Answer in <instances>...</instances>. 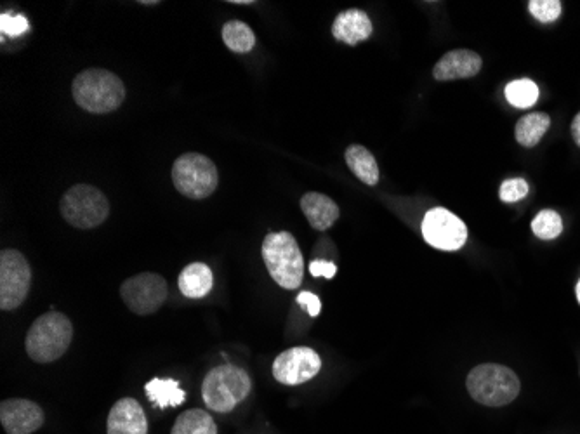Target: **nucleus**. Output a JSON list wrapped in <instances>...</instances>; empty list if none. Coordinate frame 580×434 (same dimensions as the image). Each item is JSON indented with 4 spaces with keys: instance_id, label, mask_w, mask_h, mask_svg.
Segmentation results:
<instances>
[{
    "instance_id": "10",
    "label": "nucleus",
    "mask_w": 580,
    "mask_h": 434,
    "mask_svg": "<svg viewBox=\"0 0 580 434\" xmlns=\"http://www.w3.org/2000/svg\"><path fill=\"white\" fill-rule=\"evenodd\" d=\"M422 235L435 249L459 250L468 240V228L452 212L436 207L422 219Z\"/></svg>"
},
{
    "instance_id": "20",
    "label": "nucleus",
    "mask_w": 580,
    "mask_h": 434,
    "mask_svg": "<svg viewBox=\"0 0 580 434\" xmlns=\"http://www.w3.org/2000/svg\"><path fill=\"white\" fill-rule=\"evenodd\" d=\"M549 125L551 117L548 113H530L527 117H521L516 124V141L527 148L539 145V141L548 132Z\"/></svg>"
},
{
    "instance_id": "19",
    "label": "nucleus",
    "mask_w": 580,
    "mask_h": 434,
    "mask_svg": "<svg viewBox=\"0 0 580 434\" xmlns=\"http://www.w3.org/2000/svg\"><path fill=\"white\" fill-rule=\"evenodd\" d=\"M148 400L159 408L179 407L186 400V393L174 379H152L146 382Z\"/></svg>"
},
{
    "instance_id": "4",
    "label": "nucleus",
    "mask_w": 580,
    "mask_h": 434,
    "mask_svg": "<svg viewBox=\"0 0 580 434\" xmlns=\"http://www.w3.org/2000/svg\"><path fill=\"white\" fill-rule=\"evenodd\" d=\"M252 381L249 374L235 365H219L205 375L202 382V398L205 407L218 414H230L233 408L251 395Z\"/></svg>"
},
{
    "instance_id": "24",
    "label": "nucleus",
    "mask_w": 580,
    "mask_h": 434,
    "mask_svg": "<svg viewBox=\"0 0 580 434\" xmlns=\"http://www.w3.org/2000/svg\"><path fill=\"white\" fill-rule=\"evenodd\" d=\"M532 231L537 238L541 240H554L561 235L563 231V221L558 212L542 211L535 216L532 221Z\"/></svg>"
},
{
    "instance_id": "25",
    "label": "nucleus",
    "mask_w": 580,
    "mask_h": 434,
    "mask_svg": "<svg viewBox=\"0 0 580 434\" xmlns=\"http://www.w3.org/2000/svg\"><path fill=\"white\" fill-rule=\"evenodd\" d=\"M528 11L541 23H553L561 14L560 0H530Z\"/></svg>"
},
{
    "instance_id": "15",
    "label": "nucleus",
    "mask_w": 580,
    "mask_h": 434,
    "mask_svg": "<svg viewBox=\"0 0 580 434\" xmlns=\"http://www.w3.org/2000/svg\"><path fill=\"white\" fill-rule=\"evenodd\" d=\"M374 32L372 20L369 14L363 13L362 9H348L337 16L332 25V35L339 42L348 46H356L363 40L369 39Z\"/></svg>"
},
{
    "instance_id": "1",
    "label": "nucleus",
    "mask_w": 580,
    "mask_h": 434,
    "mask_svg": "<svg viewBox=\"0 0 580 434\" xmlns=\"http://www.w3.org/2000/svg\"><path fill=\"white\" fill-rule=\"evenodd\" d=\"M72 94L82 110L105 115L122 106L126 99V86L119 75L110 70L89 68L73 79Z\"/></svg>"
},
{
    "instance_id": "29",
    "label": "nucleus",
    "mask_w": 580,
    "mask_h": 434,
    "mask_svg": "<svg viewBox=\"0 0 580 434\" xmlns=\"http://www.w3.org/2000/svg\"><path fill=\"white\" fill-rule=\"evenodd\" d=\"M297 303L304 306L308 313H310L311 318H317L320 315V311H322V303H320V299H318L315 294H311V292H301L299 296H297Z\"/></svg>"
},
{
    "instance_id": "14",
    "label": "nucleus",
    "mask_w": 580,
    "mask_h": 434,
    "mask_svg": "<svg viewBox=\"0 0 580 434\" xmlns=\"http://www.w3.org/2000/svg\"><path fill=\"white\" fill-rule=\"evenodd\" d=\"M483 61L480 54L469 49H455L445 54L438 61L433 70L436 80L449 82V80L471 79L482 70Z\"/></svg>"
},
{
    "instance_id": "8",
    "label": "nucleus",
    "mask_w": 580,
    "mask_h": 434,
    "mask_svg": "<svg viewBox=\"0 0 580 434\" xmlns=\"http://www.w3.org/2000/svg\"><path fill=\"white\" fill-rule=\"evenodd\" d=\"M32 287V268L20 250L0 252V310L14 311L27 301Z\"/></svg>"
},
{
    "instance_id": "31",
    "label": "nucleus",
    "mask_w": 580,
    "mask_h": 434,
    "mask_svg": "<svg viewBox=\"0 0 580 434\" xmlns=\"http://www.w3.org/2000/svg\"><path fill=\"white\" fill-rule=\"evenodd\" d=\"M575 292H577V301H579L580 304V280L579 283H577V287H575Z\"/></svg>"
},
{
    "instance_id": "6",
    "label": "nucleus",
    "mask_w": 580,
    "mask_h": 434,
    "mask_svg": "<svg viewBox=\"0 0 580 434\" xmlns=\"http://www.w3.org/2000/svg\"><path fill=\"white\" fill-rule=\"evenodd\" d=\"M61 216L79 230H93L110 216V202L103 191L91 185H75L60 202Z\"/></svg>"
},
{
    "instance_id": "5",
    "label": "nucleus",
    "mask_w": 580,
    "mask_h": 434,
    "mask_svg": "<svg viewBox=\"0 0 580 434\" xmlns=\"http://www.w3.org/2000/svg\"><path fill=\"white\" fill-rule=\"evenodd\" d=\"M466 386L475 402L495 408L515 402L521 388L520 379L513 370L495 363L478 365L471 370Z\"/></svg>"
},
{
    "instance_id": "16",
    "label": "nucleus",
    "mask_w": 580,
    "mask_h": 434,
    "mask_svg": "<svg viewBox=\"0 0 580 434\" xmlns=\"http://www.w3.org/2000/svg\"><path fill=\"white\" fill-rule=\"evenodd\" d=\"M301 209H303L308 223L311 224V228L318 231L332 228L341 214L332 198L323 195V193H317V191H310L301 198Z\"/></svg>"
},
{
    "instance_id": "17",
    "label": "nucleus",
    "mask_w": 580,
    "mask_h": 434,
    "mask_svg": "<svg viewBox=\"0 0 580 434\" xmlns=\"http://www.w3.org/2000/svg\"><path fill=\"white\" fill-rule=\"evenodd\" d=\"M212 285H214V275L211 268L204 263L188 264L179 275V290L188 299H202L211 292Z\"/></svg>"
},
{
    "instance_id": "12",
    "label": "nucleus",
    "mask_w": 580,
    "mask_h": 434,
    "mask_svg": "<svg viewBox=\"0 0 580 434\" xmlns=\"http://www.w3.org/2000/svg\"><path fill=\"white\" fill-rule=\"evenodd\" d=\"M44 410L25 398H11L0 403V422L7 434H32L44 426Z\"/></svg>"
},
{
    "instance_id": "13",
    "label": "nucleus",
    "mask_w": 580,
    "mask_h": 434,
    "mask_svg": "<svg viewBox=\"0 0 580 434\" xmlns=\"http://www.w3.org/2000/svg\"><path fill=\"white\" fill-rule=\"evenodd\" d=\"M106 434H148V419L141 403L134 398L115 403L106 419Z\"/></svg>"
},
{
    "instance_id": "9",
    "label": "nucleus",
    "mask_w": 580,
    "mask_h": 434,
    "mask_svg": "<svg viewBox=\"0 0 580 434\" xmlns=\"http://www.w3.org/2000/svg\"><path fill=\"white\" fill-rule=\"evenodd\" d=\"M169 296V287L157 273H139L127 278L120 287V297L129 311L138 316H150L164 306Z\"/></svg>"
},
{
    "instance_id": "23",
    "label": "nucleus",
    "mask_w": 580,
    "mask_h": 434,
    "mask_svg": "<svg viewBox=\"0 0 580 434\" xmlns=\"http://www.w3.org/2000/svg\"><path fill=\"white\" fill-rule=\"evenodd\" d=\"M506 98L516 108H530L539 99V87L530 79L513 80L506 87Z\"/></svg>"
},
{
    "instance_id": "2",
    "label": "nucleus",
    "mask_w": 580,
    "mask_h": 434,
    "mask_svg": "<svg viewBox=\"0 0 580 434\" xmlns=\"http://www.w3.org/2000/svg\"><path fill=\"white\" fill-rule=\"evenodd\" d=\"M73 339V325L60 311L39 316L25 339L27 355L35 363H53L65 355Z\"/></svg>"
},
{
    "instance_id": "26",
    "label": "nucleus",
    "mask_w": 580,
    "mask_h": 434,
    "mask_svg": "<svg viewBox=\"0 0 580 434\" xmlns=\"http://www.w3.org/2000/svg\"><path fill=\"white\" fill-rule=\"evenodd\" d=\"M499 195H501L502 202H506V204L518 202V200H521V198H525L528 195L527 181L520 178L508 179V181L502 183Z\"/></svg>"
},
{
    "instance_id": "27",
    "label": "nucleus",
    "mask_w": 580,
    "mask_h": 434,
    "mask_svg": "<svg viewBox=\"0 0 580 434\" xmlns=\"http://www.w3.org/2000/svg\"><path fill=\"white\" fill-rule=\"evenodd\" d=\"M0 28H2V33L4 35H11V37H18L21 33H25L28 30L27 18L23 16H7V14H2V20H0Z\"/></svg>"
},
{
    "instance_id": "3",
    "label": "nucleus",
    "mask_w": 580,
    "mask_h": 434,
    "mask_svg": "<svg viewBox=\"0 0 580 434\" xmlns=\"http://www.w3.org/2000/svg\"><path fill=\"white\" fill-rule=\"evenodd\" d=\"M261 252L270 277L282 289L296 290L303 283V252L289 231L266 235Z\"/></svg>"
},
{
    "instance_id": "7",
    "label": "nucleus",
    "mask_w": 580,
    "mask_h": 434,
    "mask_svg": "<svg viewBox=\"0 0 580 434\" xmlns=\"http://www.w3.org/2000/svg\"><path fill=\"white\" fill-rule=\"evenodd\" d=\"M171 176L176 190L192 200L211 197L218 188V167L202 153L181 155L172 165Z\"/></svg>"
},
{
    "instance_id": "22",
    "label": "nucleus",
    "mask_w": 580,
    "mask_h": 434,
    "mask_svg": "<svg viewBox=\"0 0 580 434\" xmlns=\"http://www.w3.org/2000/svg\"><path fill=\"white\" fill-rule=\"evenodd\" d=\"M223 40L231 53L245 54L256 46V35L252 28L240 20H231L223 27Z\"/></svg>"
},
{
    "instance_id": "28",
    "label": "nucleus",
    "mask_w": 580,
    "mask_h": 434,
    "mask_svg": "<svg viewBox=\"0 0 580 434\" xmlns=\"http://www.w3.org/2000/svg\"><path fill=\"white\" fill-rule=\"evenodd\" d=\"M310 273L315 278H327V280H330V278L336 277V264L317 259V261H313L310 264Z\"/></svg>"
},
{
    "instance_id": "18",
    "label": "nucleus",
    "mask_w": 580,
    "mask_h": 434,
    "mask_svg": "<svg viewBox=\"0 0 580 434\" xmlns=\"http://www.w3.org/2000/svg\"><path fill=\"white\" fill-rule=\"evenodd\" d=\"M346 164L356 178L367 186H376L379 183V167L374 155L362 145H351L346 150Z\"/></svg>"
},
{
    "instance_id": "11",
    "label": "nucleus",
    "mask_w": 580,
    "mask_h": 434,
    "mask_svg": "<svg viewBox=\"0 0 580 434\" xmlns=\"http://www.w3.org/2000/svg\"><path fill=\"white\" fill-rule=\"evenodd\" d=\"M322 369V360L311 348H290L275 358L273 377L285 386H299L317 377Z\"/></svg>"
},
{
    "instance_id": "21",
    "label": "nucleus",
    "mask_w": 580,
    "mask_h": 434,
    "mask_svg": "<svg viewBox=\"0 0 580 434\" xmlns=\"http://www.w3.org/2000/svg\"><path fill=\"white\" fill-rule=\"evenodd\" d=\"M171 434H218V426L209 412L192 408L179 415Z\"/></svg>"
},
{
    "instance_id": "30",
    "label": "nucleus",
    "mask_w": 580,
    "mask_h": 434,
    "mask_svg": "<svg viewBox=\"0 0 580 434\" xmlns=\"http://www.w3.org/2000/svg\"><path fill=\"white\" fill-rule=\"evenodd\" d=\"M572 136H574L575 145L580 146V112L575 115L572 122Z\"/></svg>"
}]
</instances>
